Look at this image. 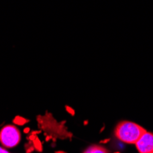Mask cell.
<instances>
[{
  "label": "cell",
  "mask_w": 153,
  "mask_h": 153,
  "mask_svg": "<svg viewBox=\"0 0 153 153\" xmlns=\"http://www.w3.org/2000/svg\"><path fill=\"white\" fill-rule=\"evenodd\" d=\"M21 140V134L19 128L13 125H7L0 130V143L7 149L16 147Z\"/></svg>",
  "instance_id": "cell-2"
},
{
  "label": "cell",
  "mask_w": 153,
  "mask_h": 153,
  "mask_svg": "<svg viewBox=\"0 0 153 153\" xmlns=\"http://www.w3.org/2000/svg\"><path fill=\"white\" fill-rule=\"evenodd\" d=\"M135 145L140 153H153V134L145 131Z\"/></svg>",
  "instance_id": "cell-3"
},
{
  "label": "cell",
  "mask_w": 153,
  "mask_h": 153,
  "mask_svg": "<svg viewBox=\"0 0 153 153\" xmlns=\"http://www.w3.org/2000/svg\"><path fill=\"white\" fill-rule=\"evenodd\" d=\"M83 153H109L106 149H105L102 146L98 145H93L90 146L88 149H86Z\"/></svg>",
  "instance_id": "cell-4"
},
{
  "label": "cell",
  "mask_w": 153,
  "mask_h": 153,
  "mask_svg": "<svg viewBox=\"0 0 153 153\" xmlns=\"http://www.w3.org/2000/svg\"><path fill=\"white\" fill-rule=\"evenodd\" d=\"M145 131V128L134 122L122 121L115 129V136L124 143L135 144Z\"/></svg>",
  "instance_id": "cell-1"
},
{
  "label": "cell",
  "mask_w": 153,
  "mask_h": 153,
  "mask_svg": "<svg viewBox=\"0 0 153 153\" xmlns=\"http://www.w3.org/2000/svg\"><path fill=\"white\" fill-rule=\"evenodd\" d=\"M0 153H10V152L7 151V149H5L4 148H1V147H0Z\"/></svg>",
  "instance_id": "cell-5"
}]
</instances>
